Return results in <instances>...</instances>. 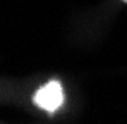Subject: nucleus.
I'll use <instances>...</instances> for the list:
<instances>
[{"label": "nucleus", "mask_w": 127, "mask_h": 124, "mask_svg": "<svg viewBox=\"0 0 127 124\" xmlns=\"http://www.w3.org/2000/svg\"><path fill=\"white\" fill-rule=\"evenodd\" d=\"M64 98H65V95H64L62 84L57 81V79L48 81L46 84L40 86V88L36 90L34 97H33L34 103H36L40 109L50 112V114H53V112L62 105Z\"/></svg>", "instance_id": "nucleus-1"}, {"label": "nucleus", "mask_w": 127, "mask_h": 124, "mask_svg": "<svg viewBox=\"0 0 127 124\" xmlns=\"http://www.w3.org/2000/svg\"><path fill=\"white\" fill-rule=\"evenodd\" d=\"M122 2H126V3H127V0H122Z\"/></svg>", "instance_id": "nucleus-2"}]
</instances>
